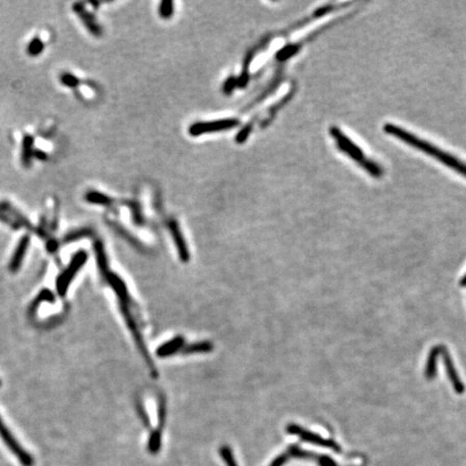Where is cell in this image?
I'll return each mask as SVG.
<instances>
[{"mask_svg": "<svg viewBox=\"0 0 466 466\" xmlns=\"http://www.w3.org/2000/svg\"><path fill=\"white\" fill-rule=\"evenodd\" d=\"M383 130L385 133L398 138L399 141L410 145L411 147L418 149V150H420L422 152H425L428 156L433 157L434 159L444 163L447 166H449L450 169L454 170L455 172H458L459 174L466 177V164L464 162L460 161L459 159H456V158H454L450 153H447V152L443 151L442 149L437 148L435 145L430 144L426 141H423V139H421L420 137L411 134L410 132L406 131V130L402 128L400 126H397L395 124L386 123L383 126Z\"/></svg>", "mask_w": 466, "mask_h": 466, "instance_id": "cell-1", "label": "cell"}, {"mask_svg": "<svg viewBox=\"0 0 466 466\" xmlns=\"http://www.w3.org/2000/svg\"><path fill=\"white\" fill-rule=\"evenodd\" d=\"M329 132L340 150L347 153L352 160L356 161L361 167H364V170L367 171L369 175L375 177V178H381L383 176L382 167L379 166L376 162L368 159L364 151L355 143L352 142L346 134L342 133L339 127L331 126Z\"/></svg>", "mask_w": 466, "mask_h": 466, "instance_id": "cell-2", "label": "cell"}, {"mask_svg": "<svg viewBox=\"0 0 466 466\" xmlns=\"http://www.w3.org/2000/svg\"><path fill=\"white\" fill-rule=\"evenodd\" d=\"M87 259H88V255L86 251H83V250L79 251V253H77L73 256V258L70 262V265L67 267V269L60 275V277L58 278V282H57V290L61 297H64L65 294H66V292L68 290V286H69L70 282L72 281V278L79 271L80 268L86 264Z\"/></svg>", "mask_w": 466, "mask_h": 466, "instance_id": "cell-3", "label": "cell"}, {"mask_svg": "<svg viewBox=\"0 0 466 466\" xmlns=\"http://www.w3.org/2000/svg\"><path fill=\"white\" fill-rule=\"evenodd\" d=\"M0 437L3 438V441L9 448V450L16 456L17 460L21 462L23 466H33L34 459L32 458V455L26 450H24L23 447L18 444L14 436L8 430L7 426L3 422L2 418H0Z\"/></svg>", "mask_w": 466, "mask_h": 466, "instance_id": "cell-4", "label": "cell"}, {"mask_svg": "<svg viewBox=\"0 0 466 466\" xmlns=\"http://www.w3.org/2000/svg\"><path fill=\"white\" fill-rule=\"evenodd\" d=\"M239 124V120L237 119H225L213 121V122H199L194 123L189 127V133L193 136H198L204 133L219 132L222 130H228L231 127H236Z\"/></svg>", "mask_w": 466, "mask_h": 466, "instance_id": "cell-5", "label": "cell"}, {"mask_svg": "<svg viewBox=\"0 0 466 466\" xmlns=\"http://www.w3.org/2000/svg\"><path fill=\"white\" fill-rule=\"evenodd\" d=\"M287 432L290 434H294V435L299 436L302 441H304L306 443H310V444H313V445H318V446H322V447H327V448H332L334 451H340L339 446L335 444L334 442H332L330 439H325V438L321 437L320 435H316V434H313L311 432H307V431L304 430V428H301L300 426H298L296 424L288 425L287 426Z\"/></svg>", "mask_w": 466, "mask_h": 466, "instance_id": "cell-6", "label": "cell"}, {"mask_svg": "<svg viewBox=\"0 0 466 466\" xmlns=\"http://www.w3.org/2000/svg\"><path fill=\"white\" fill-rule=\"evenodd\" d=\"M439 354H442L443 357H444L445 366H446V370H447V375H448V377H449V379L451 381V384H452L454 391L456 393L462 394L464 392V390H465L464 385H463V383L460 380L458 372L455 371L452 359H451L450 355L448 354V352H447L446 348L439 347Z\"/></svg>", "mask_w": 466, "mask_h": 466, "instance_id": "cell-7", "label": "cell"}, {"mask_svg": "<svg viewBox=\"0 0 466 466\" xmlns=\"http://www.w3.org/2000/svg\"><path fill=\"white\" fill-rule=\"evenodd\" d=\"M29 245H30V237L29 236H24L20 240V242H18L17 247H16L14 254L12 256L10 266H9L11 272H16L17 270L20 269L21 264L23 262V258L25 256V253H26V250H27V247H29Z\"/></svg>", "mask_w": 466, "mask_h": 466, "instance_id": "cell-8", "label": "cell"}, {"mask_svg": "<svg viewBox=\"0 0 466 466\" xmlns=\"http://www.w3.org/2000/svg\"><path fill=\"white\" fill-rule=\"evenodd\" d=\"M170 229L172 232V236L176 242V246H177V248H178V253H179L182 260L183 262H188V259H189L188 249H187V246H186L185 240L182 236L178 225H177L176 221L173 220L170 222Z\"/></svg>", "mask_w": 466, "mask_h": 466, "instance_id": "cell-9", "label": "cell"}, {"mask_svg": "<svg viewBox=\"0 0 466 466\" xmlns=\"http://www.w3.org/2000/svg\"><path fill=\"white\" fill-rule=\"evenodd\" d=\"M183 344H184V339L182 337H177V338L169 341L167 343L163 344V346H161L159 349H158L157 350L158 356L164 357V356L172 355L173 353H175L176 351H178L183 347Z\"/></svg>", "mask_w": 466, "mask_h": 466, "instance_id": "cell-10", "label": "cell"}, {"mask_svg": "<svg viewBox=\"0 0 466 466\" xmlns=\"http://www.w3.org/2000/svg\"><path fill=\"white\" fill-rule=\"evenodd\" d=\"M107 281L111 285V287H114V290L117 292L119 297L121 298V300L123 302L127 299V292H126V287L124 283L122 282V279H120L116 274H110L107 273Z\"/></svg>", "mask_w": 466, "mask_h": 466, "instance_id": "cell-11", "label": "cell"}, {"mask_svg": "<svg viewBox=\"0 0 466 466\" xmlns=\"http://www.w3.org/2000/svg\"><path fill=\"white\" fill-rule=\"evenodd\" d=\"M438 355H439V347H436L431 350L425 368V377L427 379H433L436 375V361Z\"/></svg>", "mask_w": 466, "mask_h": 466, "instance_id": "cell-12", "label": "cell"}, {"mask_svg": "<svg viewBox=\"0 0 466 466\" xmlns=\"http://www.w3.org/2000/svg\"><path fill=\"white\" fill-rule=\"evenodd\" d=\"M74 8V11L78 12L81 16V18L83 20V22L86 23V25L89 27V30L93 33V34H95V35H99V29L97 27V25L94 23V21H93V18L91 17V15L89 13H86V11L83 10V8H82V5L81 4H76L73 6Z\"/></svg>", "mask_w": 466, "mask_h": 466, "instance_id": "cell-13", "label": "cell"}, {"mask_svg": "<svg viewBox=\"0 0 466 466\" xmlns=\"http://www.w3.org/2000/svg\"><path fill=\"white\" fill-rule=\"evenodd\" d=\"M43 301H50V302L54 301V296H53V294H52L50 291L44 290V291H42L38 296L36 297V299L33 301V303H32L31 306H30L29 314H30V315H34L35 312H36V310L38 309V306H39V305L41 304V302H43Z\"/></svg>", "mask_w": 466, "mask_h": 466, "instance_id": "cell-14", "label": "cell"}, {"mask_svg": "<svg viewBox=\"0 0 466 466\" xmlns=\"http://www.w3.org/2000/svg\"><path fill=\"white\" fill-rule=\"evenodd\" d=\"M33 157V137L26 135L23 141V152H22V161L25 166H29L31 159Z\"/></svg>", "mask_w": 466, "mask_h": 466, "instance_id": "cell-15", "label": "cell"}, {"mask_svg": "<svg viewBox=\"0 0 466 466\" xmlns=\"http://www.w3.org/2000/svg\"><path fill=\"white\" fill-rule=\"evenodd\" d=\"M94 248H95L96 258H97V263H98V267L100 269V271L107 275V260H106V256H105L104 247H102V244L100 243V242H96Z\"/></svg>", "mask_w": 466, "mask_h": 466, "instance_id": "cell-16", "label": "cell"}, {"mask_svg": "<svg viewBox=\"0 0 466 466\" xmlns=\"http://www.w3.org/2000/svg\"><path fill=\"white\" fill-rule=\"evenodd\" d=\"M86 200L91 202V203H96V204H104V205H107V204H110L111 203V199H109L108 197H106V195L104 194H101L99 192H96V191H91L89 192L87 195H86Z\"/></svg>", "mask_w": 466, "mask_h": 466, "instance_id": "cell-17", "label": "cell"}, {"mask_svg": "<svg viewBox=\"0 0 466 466\" xmlns=\"http://www.w3.org/2000/svg\"><path fill=\"white\" fill-rule=\"evenodd\" d=\"M212 349H213L212 343H210V342H200V343H195V344H192V346L185 348L183 350V352L185 354H189V353H198V352H209Z\"/></svg>", "mask_w": 466, "mask_h": 466, "instance_id": "cell-18", "label": "cell"}, {"mask_svg": "<svg viewBox=\"0 0 466 466\" xmlns=\"http://www.w3.org/2000/svg\"><path fill=\"white\" fill-rule=\"evenodd\" d=\"M298 49H299V46L295 45V44L286 45L285 48H283L281 51H278V53H277V55H276V59H277L278 61H286L287 59L292 58L294 54H296V52L298 51Z\"/></svg>", "mask_w": 466, "mask_h": 466, "instance_id": "cell-19", "label": "cell"}, {"mask_svg": "<svg viewBox=\"0 0 466 466\" xmlns=\"http://www.w3.org/2000/svg\"><path fill=\"white\" fill-rule=\"evenodd\" d=\"M43 49H44L43 42L38 38H34L31 41V43L29 44V46H27V52H29V54L32 55V57H36V55L40 54Z\"/></svg>", "mask_w": 466, "mask_h": 466, "instance_id": "cell-20", "label": "cell"}, {"mask_svg": "<svg viewBox=\"0 0 466 466\" xmlns=\"http://www.w3.org/2000/svg\"><path fill=\"white\" fill-rule=\"evenodd\" d=\"M174 12V5L172 2H162L160 5V15L163 18H169Z\"/></svg>", "mask_w": 466, "mask_h": 466, "instance_id": "cell-21", "label": "cell"}, {"mask_svg": "<svg viewBox=\"0 0 466 466\" xmlns=\"http://www.w3.org/2000/svg\"><path fill=\"white\" fill-rule=\"evenodd\" d=\"M90 235H91V232L89 230H87V229L73 231V232L69 233V235L66 238H65V242H66V243H68V242H73V241L81 239L83 237H88Z\"/></svg>", "mask_w": 466, "mask_h": 466, "instance_id": "cell-22", "label": "cell"}, {"mask_svg": "<svg viewBox=\"0 0 466 466\" xmlns=\"http://www.w3.org/2000/svg\"><path fill=\"white\" fill-rule=\"evenodd\" d=\"M160 445H161L160 433L156 432L150 437V442H149V449H150L151 452H157L160 448Z\"/></svg>", "mask_w": 466, "mask_h": 466, "instance_id": "cell-23", "label": "cell"}, {"mask_svg": "<svg viewBox=\"0 0 466 466\" xmlns=\"http://www.w3.org/2000/svg\"><path fill=\"white\" fill-rule=\"evenodd\" d=\"M220 454L228 466H237V463H236L235 459H233V455L228 447H222L220 450Z\"/></svg>", "mask_w": 466, "mask_h": 466, "instance_id": "cell-24", "label": "cell"}, {"mask_svg": "<svg viewBox=\"0 0 466 466\" xmlns=\"http://www.w3.org/2000/svg\"><path fill=\"white\" fill-rule=\"evenodd\" d=\"M61 80H62V82L64 83L65 86L71 87V88L76 87V86L78 85V83H79V80H78L76 77H74V76H72V74H70V73H65V74H63L62 78H61Z\"/></svg>", "mask_w": 466, "mask_h": 466, "instance_id": "cell-25", "label": "cell"}, {"mask_svg": "<svg viewBox=\"0 0 466 466\" xmlns=\"http://www.w3.org/2000/svg\"><path fill=\"white\" fill-rule=\"evenodd\" d=\"M251 132V125H247L245 126L243 130H242V131L237 135V142L238 143H244L246 141V138L248 137L249 133Z\"/></svg>", "mask_w": 466, "mask_h": 466, "instance_id": "cell-26", "label": "cell"}, {"mask_svg": "<svg viewBox=\"0 0 466 466\" xmlns=\"http://www.w3.org/2000/svg\"><path fill=\"white\" fill-rule=\"evenodd\" d=\"M235 85H237V80H235V78H233V77L229 78L227 80V82L225 83V87H223V91H225L226 93H228V94H229V93L233 89H235Z\"/></svg>", "mask_w": 466, "mask_h": 466, "instance_id": "cell-27", "label": "cell"}, {"mask_svg": "<svg viewBox=\"0 0 466 466\" xmlns=\"http://www.w3.org/2000/svg\"><path fill=\"white\" fill-rule=\"evenodd\" d=\"M0 220H3L4 222L8 223L9 226L12 227V228H14V229H17V228H18V225H16V223H15L11 218H9V217L6 215V214H4L2 211H0Z\"/></svg>", "mask_w": 466, "mask_h": 466, "instance_id": "cell-28", "label": "cell"}, {"mask_svg": "<svg viewBox=\"0 0 466 466\" xmlns=\"http://www.w3.org/2000/svg\"><path fill=\"white\" fill-rule=\"evenodd\" d=\"M247 82H248V74L245 71V72H243V74H241L240 78L237 80V85L240 88H244L247 85Z\"/></svg>", "mask_w": 466, "mask_h": 466, "instance_id": "cell-29", "label": "cell"}, {"mask_svg": "<svg viewBox=\"0 0 466 466\" xmlns=\"http://www.w3.org/2000/svg\"><path fill=\"white\" fill-rule=\"evenodd\" d=\"M287 458H288V455H285V454L278 456V458H276L275 461L272 463V466H282V464L287 461Z\"/></svg>", "mask_w": 466, "mask_h": 466, "instance_id": "cell-30", "label": "cell"}, {"mask_svg": "<svg viewBox=\"0 0 466 466\" xmlns=\"http://www.w3.org/2000/svg\"><path fill=\"white\" fill-rule=\"evenodd\" d=\"M461 285L462 286H466V275L462 278V281H461Z\"/></svg>", "mask_w": 466, "mask_h": 466, "instance_id": "cell-31", "label": "cell"}, {"mask_svg": "<svg viewBox=\"0 0 466 466\" xmlns=\"http://www.w3.org/2000/svg\"><path fill=\"white\" fill-rule=\"evenodd\" d=\"M0 385H2V381H0Z\"/></svg>", "mask_w": 466, "mask_h": 466, "instance_id": "cell-32", "label": "cell"}]
</instances>
